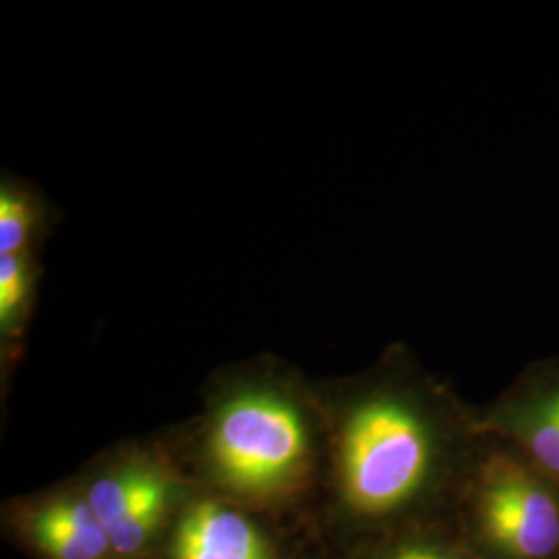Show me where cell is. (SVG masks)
<instances>
[{"label": "cell", "instance_id": "cell-1", "mask_svg": "<svg viewBox=\"0 0 559 559\" xmlns=\"http://www.w3.org/2000/svg\"><path fill=\"white\" fill-rule=\"evenodd\" d=\"M325 438L340 519L360 545L456 524L483 443L477 408L404 346L332 392Z\"/></svg>", "mask_w": 559, "mask_h": 559}, {"label": "cell", "instance_id": "cell-2", "mask_svg": "<svg viewBox=\"0 0 559 559\" xmlns=\"http://www.w3.org/2000/svg\"><path fill=\"white\" fill-rule=\"evenodd\" d=\"M316 411L290 380L247 373L222 388L205 420L201 452L230 496L270 501L300 487L316 462Z\"/></svg>", "mask_w": 559, "mask_h": 559}, {"label": "cell", "instance_id": "cell-3", "mask_svg": "<svg viewBox=\"0 0 559 559\" xmlns=\"http://www.w3.org/2000/svg\"><path fill=\"white\" fill-rule=\"evenodd\" d=\"M456 528L480 559H559V485L483 436Z\"/></svg>", "mask_w": 559, "mask_h": 559}, {"label": "cell", "instance_id": "cell-4", "mask_svg": "<svg viewBox=\"0 0 559 559\" xmlns=\"http://www.w3.org/2000/svg\"><path fill=\"white\" fill-rule=\"evenodd\" d=\"M477 419L480 436L508 443L559 485V357L528 362Z\"/></svg>", "mask_w": 559, "mask_h": 559}, {"label": "cell", "instance_id": "cell-5", "mask_svg": "<svg viewBox=\"0 0 559 559\" xmlns=\"http://www.w3.org/2000/svg\"><path fill=\"white\" fill-rule=\"evenodd\" d=\"M173 559H274V554L242 512L221 500H201L179 520Z\"/></svg>", "mask_w": 559, "mask_h": 559}, {"label": "cell", "instance_id": "cell-6", "mask_svg": "<svg viewBox=\"0 0 559 559\" xmlns=\"http://www.w3.org/2000/svg\"><path fill=\"white\" fill-rule=\"evenodd\" d=\"M34 537L52 559H102L112 549L85 498H60L34 519Z\"/></svg>", "mask_w": 559, "mask_h": 559}, {"label": "cell", "instance_id": "cell-7", "mask_svg": "<svg viewBox=\"0 0 559 559\" xmlns=\"http://www.w3.org/2000/svg\"><path fill=\"white\" fill-rule=\"evenodd\" d=\"M168 483L166 471L156 460L127 459L94 479L85 500L110 537L140 501Z\"/></svg>", "mask_w": 559, "mask_h": 559}, {"label": "cell", "instance_id": "cell-8", "mask_svg": "<svg viewBox=\"0 0 559 559\" xmlns=\"http://www.w3.org/2000/svg\"><path fill=\"white\" fill-rule=\"evenodd\" d=\"M36 253L0 258V340L4 355L20 344L38 288Z\"/></svg>", "mask_w": 559, "mask_h": 559}, {"label": "cell", "instance_id": "cell-9", "mask_svg": "<svg viewBox=\"0 0 559 559\" xmlns=\"http://www.w3.org/2000/svg\"><path fill=\"white\" fill-rule=\"evenodd\" d=\"M357 559H480L456 524H436L360 545Z\"/></svg>", "mask_w": 559, "mask_h": 559}, {"label": "cell", "instance_id": "cell-10", "mask_svg": "<svg viewBox=\"0 0 559 559\" xmlns=\"http://www.w3.org/2000/svg\"><path fill=\"white\" fill-rule=\"evenodd\" d=\"M44 205L36 191L15 179L0 187V258L36 253L44 230Z\"/></svg>", "mask_w": 559, "mask_h": 559}]
</instances>
